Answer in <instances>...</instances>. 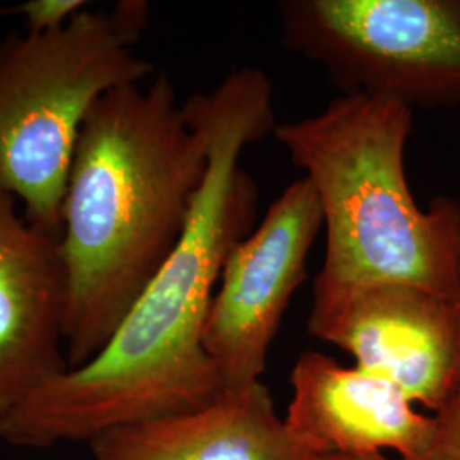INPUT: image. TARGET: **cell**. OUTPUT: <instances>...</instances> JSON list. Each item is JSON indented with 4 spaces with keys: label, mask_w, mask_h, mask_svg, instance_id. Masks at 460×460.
<instances>
[{
    "label": "cell",
    "mask_w": 460,
    "mask_h": 460,
    "mask_svg": "<svg viewBox=\"0 0 460 460\" xmlns=\"http://www.w3.org/2000/svg\"><path fill=\"white\" fill-rule=\"evenodd\" d=\"M148 4L84 9L60 28L0 40V184L34 227L60 239L66 180L99 98L140 84L154 66L135 55Z\"/></svg>",
    "instance_id": "cell-4"
},
{
    "label": "cell",
    "mask_w": 460,
    "mask_h": 460,
    "mask_svg": "<svg viewBox=\"0 0 460 460\" xmlns=\"http://www.w3.org/2000/svg\"><path fill=\"white\" fill-rule=\"evenodd\" d=\"M438 460H460V374L456 389L437 414Z\"/></svg>",
    "instance_id": "cell-12"
},
{
    "label": "cell",
    "mask_w": 460,
    "mask_h": 460,
    "mask_svg": "<svg viewBox=\"0 0 460 460\" xmlns=\"http://www.w3.org/2000/svg\"><path fill=\"white\" fill-rule=\"evenodd\" d=\"M292 401L283 418L302 456H372L385 450L402 460H438L435 416L385 378L305 351L290 374Z\"/></svg>",
    "instance_id": "cell-8"
},
{
    "label": "cell",
    "mask_w": 460,
    "mask_h": 460,
    "mask_svg": "<svg viewBox=\"0 0 460 460\" xmlns=\"http://www.w3.org/2000/svg\"><path fill=\"white\" fill-rule=\"evenodd\" d=\"M323 227L319 197L302 178L230 251L203 331V345L226 391L261 380L270 346L290 298L307 277V258Z\"/></svg>",
    "instance_id": "cell-6"
},
{
    "label": "cell",
    "mask_w": 460,
    "mask_h": 460,
    "mask_svg": "<svg viewBox=\"0 0 460 460\" xmlns=\"http://www.w3.org/2000/svg\"><path fill=\"white\" fill-rule=\"evenodd\" d=\"M287 49L341 94L460 104V0H281Z\"/></svg>",
    "instance_id": "cell-5"
},
{
    "label": "cell",
    "mask_w": 460,
    "mask_h": 460,
    "mask_svg": "<svg viewBox=\"0 0 460 460\" xmlns=\"http://www.w3.org/2000/svg\"><path fill=\"white\" fill-rule=\"evenodd\" d=\"M298 460H402L391 459L384 454H372V456H343V454H328V456H300Z\"/></svg>",
    "instance_id": "cell-13"
},
{
    "label": "cell",
    "mask_w": 460,
    "mask_h": 460,
    "mask_svg": "<svg viewBox=\"0 0 460 460\" xmlns=\"http://www.w3.org/2000/svg\"><path fill=\"white\" fill-rule=\"evenodd\" d=\"M84 0H30L19 5L0 7V17L19 16L28 31H49L64 26L81 11L87 9Z\"/></svg>",
    "instance_id": "cell-11"
},
{
    "label": "cell",
    "mask_w": 460,
    "mask_h": 460,
    "mask_svg": "<svg viewBox=\"0 0 460 460\" xmlns=\"http://www.w3.org/2000/svg\"><path fill=\"white\" fill-rule=\"evenodd\" d=\"M94 460H298L261 380L193 412L115 428L89 442Z\"/></svg>",
    "instance_id": "cell-10"
},
{
    "label": "cell",
    "mask_w": 460,
    "mask_h": 460,
    "mask_svg": "<svg viewBox=\"0 0 460 460\" xmlns=\"http://www.w3.org/2000/svg\"><path fill=\"white\" fill-rule=\"evenodd\" d=\"M208 144L165 72L119 85L85 118L58 239L68 370L111 340L178 244L207 174Z\"/></svg>",
    "instance_id": "cell-2"
},
{
    "label": "cell",
    "mask_w": 460,
    "mask_h": 460,
    "mask_svg": "<svg viewBox=\"0 0 460 460\" xmlns=\"http://www.w3.org/2000/svg\"><path fill=\"white\" fill-rule=\"evenodd\" d=\"M182 106L205 132L208 165L178 244L91 362L0 414L7 444L91 442L115 428L197 411L227 393L203 331L224 263L258 220L260 190L241 154L277 128L273 85L261 70L241 66Z\"/></svg>",
    "instance_id": "cell-1"
},
{
    "label": "cell",
    "mask_w": 460,
    "mask_h": 460,
    "mask_svg": "<svg viewBox=\"0 0 460 460\" xmlns=\"http://www.w3.org/2000/svg\"><path fill=\"white\" fill-rule=\"evenodd\" d=\"M17 203L0 184V414L68 370L60 244Z\"/></svg>",
    "instance_id": "cell-9"
},
{
    "label": "cell",
    "mask_w": 460,
    "mask_h": 460,
    "mask_svg": "<svg viewBox=\"0 0 460 460\" xmlns=\"http://www.w3.org/2000/svg\"><path fill=\"white\" fill-rule=\"evenodd\" d=\"M412 110L394 99L341 94L317 115L277 125L275 138L305 171L326 229L313 288L406 285L460 302V203L421 210L404 171Z\"/></svg>",
    "instance_id": "cell-3"
},
{
    "label": "cell",
    "mask_w": 460,
    "mask_h": 460,
    "mask_svg": "<svg viewBox=\"0 0 460 460\" xmlns=\"http://www.w3.org/2000/svg\"><path fill=\"white\" fill-rule=\"evenodd\" d=\"M307 329L435 414L459 380L460 302L389 283L313 288Z\"/></svg>",
    "instance_id": "cell-7"
}]
</instances>
